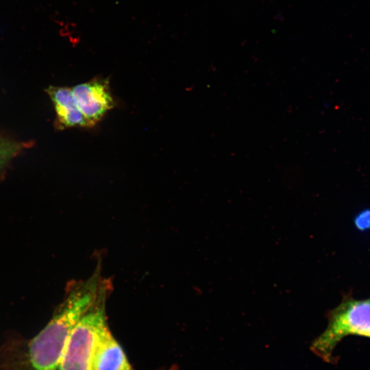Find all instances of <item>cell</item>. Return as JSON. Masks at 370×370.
<instances>
[{"instance_id":"obj_1","label":"cell","mask_w":370,"mask_h":370,"mask_svg":"<svg viewBox=\"0 0 370 370\" xmlns=\"http://www.w3.org/2000/svg\"><path fill=\"white\" fill-rule=\"evenodd\" d=\"M106 279L98 267L87 280L70 286L66 297L25 353L29 370H56L73 328L96 299Z\"/></svg>"},{"instance_id":"obj_2","label":"cell","mask_w":370,"mask_h":370,"mask_svg":"<svg viewBox=\"0 0 370 370\" xmlns=\"http://www.w3.org/2000/svg\"><path fill=\"white\" fill-rule=\"evenodd\" d=\"M111 286L106 280L93 304L73 328L56 370H91L95 343L108 325L106 303Z\"/></svg>"},{"instance_id":"obj_3","label":"cell","mask_w":370,"mask_h":370,"mask_svg":"<svg viewBox=\"0 0 370 370\" xmlns=\"http://www.w3.org/2000/svg\"><path fill=\"white\" fill-rule=\"evenodd\" d=\"M325 330L312 342V351L326 362H330L337 344L348 335L370 338V297L356 299L345 296L328 312Z\"/></svg>"},{"instance_id":"obj_4","label":"cell","mask_w":370,"mask_h":370,"mask_svg":"<svg viewBox=\"0 0 370 370\" xmlns=\"http://www.w3.org/2000/svg\"><path fill=\"white\" fill-rule=\"evenodd\" d=\"M72 90L88 127L97 124L115 105L108 79L97 77L75 86Z\"/></svg>"},{"instance_id":"obj_5","label":"cell","mask_w":370,"mask_h":370,"mask_svg":"<svg viewBox=\"0 0 370 370\" xmlns=\"http://www.w3.org/2000/svg\"><path fill=\"white\" fill-rule=\"evenodd\" d=\"M91 370H136L107 325L95 343Z\"/></svg>"},{"instance_id":"obj_6","label":"cell","mask_w":370,"mask_h":370,"mask_svg":"<svg viewBox=\"0 0 370 370\" xmlns=\"http://www.w3.org/2000/svg\"><path fill=\"white\" fill-rule=\"evenodd\" d=\"M56 114V125L59 130L74 127H87V121L80 111L72 88L49 86L46 89Z\"/></svg>"},{"instance_id":"obj_7","label":"cell","mask_w":370,"mask_h":370,"mask_svg":"<svg viewBox=\"0 0 370 370\" xmlns=\"http://www.w3.org/2000/svg\"><path fill=\"white\" fill-rule=\"evenodd\" d=\"M23 149V144L0 136V175L6 166Z\"/></svg>"},{"instance_id":"obj_8","label":"cell","mask_w":370,"mask_h":370,"mask_svg":"<svg viewBox=\"0 0 370 370\" xmlns=\"http://www.w3.org/2000/svg\"><path fill=\"white\" fill-rule=\"evenodd\" d=\"M356 227L360 230L370 228V210L366 209L358 213L354 220Z\"/></svg>"},{"instance_id":"obj_9","label":"cell","mask_w":370,"mask_h":370,"mask_svg":"<svg viewBox=\"0 0 370 370\" xmlns=\"http://www.w3.org/2000/svg\"><path fill=\"white\" fill-rule=\"evenodd\" d=\"M168 370H177V369L175 367H171V369H169Z\"/></svg>"}]
</instances>
